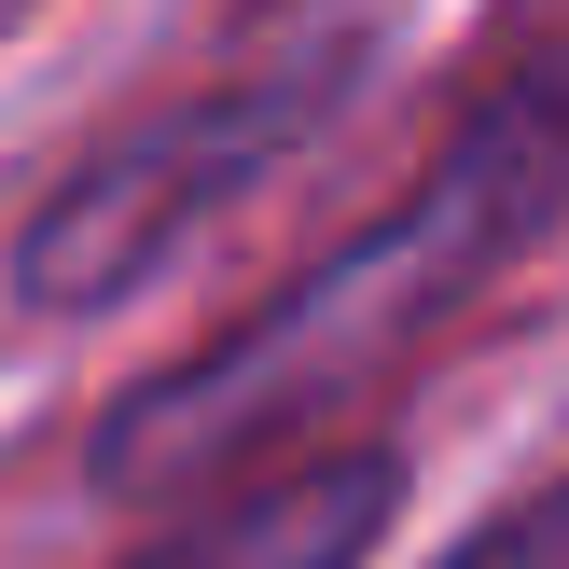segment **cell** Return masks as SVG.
<instances>
[{"mask_svg": "<svg viewBox=\"0 0 569 569\" xmlns=\"http://www.w3.org/2000/svg\"><path fill=\"white\" fill-rule=\"evenodd\" d=\"M361 83H376V14H292L278 42H250L237 70L126 111V126H98L42 194H28L14 250H0L14 306H56V320L139 306L209 222H237L292 153H320V139L361 111Z\"/></svg>", "mask_w": 569, "mask_h": 569, "instance_id": "7a4b0ae2", "label": "cell"}, {"mask_svg": "<svg viewBox=\"0 0 569 569\" xmlns=\"http://www.w3.org/2000/svg\"><path fill=\"white\" fill-rule=\"evenodd\" d=\"M556 237H569V28L528 42L500 83H472L459 126L403 167L389 209H361L264 306H237L222 333H194L153 376L111 389L98 431H83V487L153 515L250 445L361 417L403 361H431L472 306L515 292Z\"/></svg>", "mask_w": 569, "mask_h": 569, "instance_id": "6da1fadb", "label": "cell"}, {"mask_svg": "<svg viewBox=\"0 0 569 569\" xmlns=\"http://www.w3.org/2000/svg\"><path fill=\"white\" fill-rule=\"evenodd\" d=\"M14 14H28V0H0V28H14Z\"/></svg>", "mask_w": 569, "mask_h": 569, "instance_id": "5b68a950", "label": "cell"}, {"mask_svg": "<svg viewBox=\"0 0 569 569\" xmlns=\"http://www.w3.org/2000/svg\"><path fill=\"white\" fill-rule=\"evenodd\" d=\"M431 569H569V472H542V487H515L487 528H459Z\"/></svg>", "mask_w": 569, "mask_h": 569, "instance_id": "277c9868", "label": "cell"}, {"mask_svg": "<svg viewBox=\"0 0 569 569\" xmlns=\"http://www.w3.org/2000/svg\"><path fill=\"white\" fill-rule=\"evenodd\" d=\"M403 515V445L333 417V431H292V445H250V459L194 472L181 500H153L111 569H361Z\"/></svg>", "mask_w": 569, "mask_h": 569, "instance_id": "3957f363", "label": "cell"}]
</instances>
